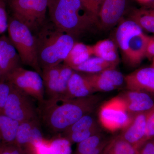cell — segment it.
Segmentation results:
<instances>
[{
    "label": "cell",
    "instance_id": "obj_7",
    "mask_svg": "<svg viewBox=\"0 0 154 154\" xmlns=\"http://www.w3.org/2000/svg\"><path fill=\"white\" fill-rule=\"evenodd\" d=\"M5 81L30 98L36 99L40 104L45 100L42 76L35 71L19 66L7 75Z\"/></svg>",
    "mask_w": 154,
    "mask_h": 154
},
{
    "label": "cell",
    "instance_id": "obj_42",
    "mask_svg": "<svg viewBox=\"0 0 154 154\" xmlns=\"http://www.w3.org/2000/svg\"><path fill=\"white\" fill-rule=\"evenodd\" d=\"M153 65H154V59H153Z\"/></svg>",
    "mask_w": 154,
    "mask_h": 154
},
{
    "label": "cell",
    "instance_id": "obj_13",
    "mask_svg": "<svg viewBox=\"0 0 154 154\" xmlns=\"http://www.w3.org/2000/svg\"><path fill=\"white\" fill-rule=\"evenodd\" d=\"M128 90L154 95V67L139 69L125 77Z\"/></svg>",
    "mask_w": 154,
    "mask_h": 154
},
{
    "label": "cell",
    "instance_id": "obj_18",
    "mask_svg": "<svg viewBox=\"0 0 154 154\" xmlns=\"http://www.w3.org/2000/svg\"><path fill=\"white\" fill-rule=\"evenodd\" d=\"M92 55L93 54L92 46L82 42H75L67 57L64 60V64L72 69L85 62L91 57Z\"/></svg>",
    "mask_w": 154,
    "mask_h": 154
},
{
    "label": "cell",
    "instance_id": "obj_35",
    "mask_svg": "<svg viewBox=\"0 0 154 154\" xmlns=\"http://www.w3.org/2000/svg\"><path fill=\"white\" fill-rule=\"evenodd\" d=\"M139 154H154V138L146 141L139 150Z\"/></svg>",
    "mask_w": 154,
    "mask_h": 154
},
{
    "label": "cell",
    "instance_id": "obj_22",
    "mask_svg": "<svg viewBox=\"0 0 154 154\" xmlns=\"http://www.w3.org/2000/svg\"><path fill=\"white\" fill-rule=\"evenodd\" d=\"M130 19L134 21L143 30L154 33V16L151 10H136L131 15Z\"/></svg>",
    "mask_w": 154,
    "mask_h": 154
},
{
    "label": "cell",
    "instance_id": "obj_17",
    "mask_svg": "<svg viewBox=\"0 0 154 154\" xmlns=\"http://www.w3.org/2000/svg\"><path fill=\"white\" fill-rule=\"evenodd\" d=\"M116 45L110 39L100 40L92 45L93 55L116 66L119 62Z\"/></svg>",
    "mask_w": 154,
    "mask_h": 154
},
{
    "label": "cell",
    "instance_id": "obj_40",
    "mask_svg": "<svg viewBox=\"0 0 154 154\" xmlns=\"http://www.w3.org/2000/svg\"><path fill=\"white\" fill-rule=\"evenodd\" d=\"M2 144H0V151H1V149H2Z\"/></svg>",
    "mask_w": 154,
    "mask_h": 154
},
{
    "label": "cell",
    "instance_id": "obj_30",
    "mask_svg": "<svg viewBox=\"0 0 154 154\" xmlns=\"http://www.w3.org/2000/svg\"><path fill=\"white\" fill-rule=\"evenodd\" d=\"M11 88L12 85L8 82L0 81V114H3L4 107Z\"/></svg>",
    "mask_w": 154,
    "mask_h": 154
},
{
    "label": "cell",
    "instance_id": "obj_9",
    "mask_svg": "<svg viewBox=\"0 0 154 154\" xmlns=\"http://www.w3.org/2000/svg\"><path fill=\"white\" fill-rule=\"evenodd\" d=\"M3 114L19 123L38 118V112L31 98L12 85Z\"/></svg>",
    "mask_w": 154,
    "mask_h": 154
},
{
    "label": "cell",
    "instance_id": "obj_36",
    "mask_svg": "<svg viewBox=\"0 0 154 154\" xmlns=\"http://www.w3.org/2000/svg\"><path fill=\"white\" fill-rule=\"evenodd\" d=\"M109 140L106 138L97 147L90 151L82 154H101L105 147L107 145Z\"/></svg>",
    "mask_w": 154,
    "mask_h": 154
},
{
    "label": "cell",
    "instance_id": "obj_3",
    "mask_svg": "<svg viewBox=\"0 0 154 154\" xmlns=\"http://www.w3.org/2000/svg\"><path fill=\"white\" fill-rule=\"evenodd\" d=\"M48 11L51 22L74 38L97 24L80 0H48Z\"/></svg>",
    "mask_w": 154,
    "mask_h": 154
},
{
    "label": "cell",
    "instance_id": "obj_8",
    "mask_svg": "<svg viewBox=\"0 0 154 154\" xmlns=\"http://www.w3.org/2000/svg\"><path fill=\"white\" fill-rule=\"evenodd\" d=\"M99 117L102 126L110 132L125 129L133 118L128 112L125 103L120 96L104 103L99 109Z\"/></svg>",
    "mask_w": 154,
    "mask_h": 154
},
{
    "label": "cell",
    "instance_id": "obj_32",
    "mask_svg": "<svg viewBox=\"0 0 154 154\" xmlns=\"http://www.w3.org/2000/svg\"><path fill=\"white\" fill-rule=\"evenodd\" d=\"M8 23L5 4L4 0H0V35L8 30Z\"/></svg>",
    "mask_w": 154,
    "mask_h": 154
},
{
    "label": "cell",
    "instance_id": "obj_5",
    "mask_svg": "<svg viewBox=\"0 0 154 154\" xmlns=\"http://www.w3.org/2000/svg\"><path fill=\"white\" fill-rule=\"evenodd\" d=\"M8 30L9 38L17 50L21 62L32 68L42 75L35 36L32 31L13 17L9 20Z\"/></svg>",
    "mask_w": 154,
    "mask_h": 154
},
{
    "label": "cell",
    "instance_id": "obj_16",
    "mask_svg": "<svg viewBox=\"0 0 154 154\" xmlns=\"http://www.w3.org/2000/svg\"><path fill=\"white\" fill-rule=\"evenodd\" d=\"M60 66L61 64L42 70V76L47 99L59 98L60 97Z\"/></svg>",
    "mask_w": 154,
    "mask_h": 154
},
{
    "label": "cell",
    "instance_id": "obj_2",
    "mask_svg": "<svg viewBox=\"0 0 154 154\" xmlns=\"http://www.w3.org/2000/svg\"><path fill=\"white\" fill-rule=\"evenodd\" d=\"M38 62L42 70L60 64L75 42L74 38L53 23H46L34 35Z\"/></svg>",
    "mask_w": 154,
    "mask_h": 154
},
{
    "label": "cell",
    "instance_id": "obj_21",
    "mask_svg": "<svg viewBox=\"0 0 154 154\" xmlns=\"http://www.w3.org/2000/svg\"><path fill=\"white\" fill-rule=\"evenodd\" d=\"M116 66L112 64L97 57H90L85 62L73 68L75 71L86 73L95 74L101 72L105 70L115 69Z\"/></svg>",
    "mask_w": 154,
    "mask_h": 154
},
{
    "label": "cell",
    "instance_id": "obj_14",
    "mask_svg": "<svg viewBox=\"0 0 154 154\" xmlns=\"http://www.w3.org/2000/svg\"><path fill=\"white\" fill-rule=\"evenodd\" d=\"M121 96L128 112L133 117L138 113L151 110L154 107V100L148 93L128 90Z\"/></svg>",
    "mask_w": 154,
    "mask_h": 154
},
{
    "label": "cell",
    "instance_id": "obj_1",
    "mask_svg": "<svg viewBox=\"0 0 154 154\" xmlns=\"http://www.w3.org/2000/svg\"><path fill=\"white\" fill-rule=\"evenodd\" d=\"M101 100V96L94 94L69 100L45 99L40 104L38 113L49 131L62 133L82 116L93 113Z\"/></svg>",
    "mask_w": 154,
    "mask_h": 154
},
{
    "label": "cell",
    "instance_id": "obj_23",
    "mask_svg": "<svg viewBox=\"0 0 154 154\" xmlns=\"http://www.w3.org/2000/svg\"><path fill=\"white\" fill-rule=\"evenodd\" d=\"M86 78L95 92H107L116 89L99 73L90 74L84 73Z\"/></svg>",
    "mask_w": 154,
    "mask_h": 154
},
{
    "label": "cell",
    "instance_id": "obj_41",
    "mask_svg": "<svg viewBox=\"0 0 154 154\" xmlns=\"http://www.w3.org/2000/svg\"><path fill=\"white\" fill-rule=\"evenodd\" d=\"M1 70H0V81H1Z\"/></svg>",
    "mask_w": 154,
    "mask_h": 154
},
{
    "label": "cell",
    "instance_id": "obj_11",
    "mask_svg": "<svg viewBox=\"0 0 154 154\" xmlns=\"http://www.w3.org/2000/svg\"><path fill=\"white\" fill-rule=\"evenodd\" d=\"M150 110L134 116L130 124L119 134L125 140L138 150L145 143L147 120Z\"/></svg>",
    "mask_w": 154,
    "mask_h": 154
},
{
    "label": "cell",
    "instance_id": "obj_43",
    "mask_svg": "<svg viewBox=\"0 0 154 154\" xmlns=\"http://www.w3.org/2000/svg\"><path fill=\"white\" fill-rule=\"evenodd\" d=\"M8 1H11V0H8Z\"/></svg>",
    "mask_w": 154,
    "mask_h": 154
},
{
    "label": "cell",
    "instance_id": "obj_39",
    "mask_svg": "<svg viewBox=\"0 0 154 154\" xmlns=\"http://www.w3.org/2000/svg\"><path fill=\"white\" fill-rule=\"evenodd\" d=\"M151 10L152 13L153 15L154 16V9H152V10Z\"/></svg>",
    "mask_w": 154,
    "mask_h": 154
},
{
    "label": "cell",
    "instance_id": "obj_29",
    "mask_svg": "<svg viewBox=\"0 0 154 154\" xmlns=\"http://www.w3.org/2000/svg\"><path fill=\"white\" fill-rule=\"evenodd\" d=\"M85 9L96 20L98 24L99 10L104 0H80Z\"/></svg>",
    "mask_w": 154,
    "mask_h": 154
},
{
    "label": "cell",
    "instance_id": "obj_28",
    "mask_svg": "<svg viewBox=\"0 0 154 154\" xmlns=\"http://www.w3.org/2000/svg\"><path fill=\"white\" fill-rule=\"evenodd\" d=\"M98 73L116 89L122 86L125 82L123 75L115 69H108Z\"/></svg>",
    "mask_w": 154,
    "mask_h": 154
},
{
    "label": "cell",
    "instance_id": "obj_6",
    "mask_svg": "<svg viewBox=\"0 0 154 154\" xmlns=\"http://www.w3.org/2000/svg\"><path fill=\"white\" fill-rule=\"evenodd\" d=\"M13 17L36 33L45 24L48 0H11Z\"/></svg>",
    "mask_w": 154,
    "mask_h": 154
},
{
    "label": "cell",
    "instance_id": "obj_4",
    "mask_svg": "<svg viewBox=\"0 0 154 154\" xmlns=\"http://www.w3.org/2000/svg\"><path fill=\"white\" fill-rule=\"evenodd\" d=\"M116 43L127 63L137 66L146 56L149 37L131 19L120 22L116 32Z\"/></svg>",
    "mask_w": 154,
    "mask_h": 154
},
{
    "label": "cell",
    "instance_id": "obj_19",
    "mask_svg": "<svg viewBox=\"0 0 154 154\" xmlns=\"http://www.w3.org/2000/svg\"><path fill=\"white\" fill-rule=\"evenodd\" d=\"M18 122L4 114H0V144L5 145L15 143Z\"/></svg>",
    "mask_w": 154,
    "mask_h": 154
},
{
    "label": "cell",
    "instance_id": "obj_31",
    "mask_svg": "<svg viewBox=\"0 0 154 154\" xmlns=\"http://www.w3.org/2000/svg\"><path fill=\"white\" fill-rule=\"evenodd\" d=\"M31 154H51L50 141L43 139L33 146Z\"/></svg>",
    "mask_w": 154,
    "mask_h": 154
},
{
    "label": "cell",
    "instance_id": "obj_26",
    "mask_svg": "<svg viewBox=\"0 0 154 154\" xmlns=\"http://www.w3.org/2000/svg\"><path fill=\"white\" fill-rule=\"evenodd\" d=\"M71 143L63 137L50 141L51 154H72Z\"/></svg>",
    "mask_w": 154,
    "mask_h": 154
},
{
    "label": "cell",
    "instance_id": "obj_12",
    "mask_svg": "<svg viewBox=\"0 0 154 154\" xmlns=\"http://www.w3.org/2000/svg\"><path fill=\"white\" fill-rule=\"evenodd\" d=\"M20 57L9 37L0 36V70L1 81H5L6 77L14 69L20 66Z\"/></svg>",
    "mask_w": 154,
    "mask_h": 154
},
{
    "label": "cell",
    "instance_id": "obj_10",
    "mask_svg": "<svg viewBox=\"0 0 154 154\" xmlns=\"http://www.w3.org/2000/svg\"><path fill=\"white\" fill-rule=\"evenodd\" d=\"M38 118L19 123L15 143L25 153L31 154L33 146L43 139Z\"/></svg>",
    "mask_w": 154,
    "mask_h": 154
},
{
    "label": "cell",
    "instance_id": "obj_37",
    "mask_svg": "<svg viewBox=\"0 0 154 154\" xmlns=\"http://www.w3.org/2000/svg\"><path fill=\"white\" fill-rule=\"evenodd\" d=\"M146 56L148 58L154 57V36L149 37Z\"/></svg>",
    "mask_w": 154,
    "mask_h": 154
},
{
    "label": "cell",
    "instance_id": "obj_20",
    "mask_svg": "<svg viewBox=\"0 0 154 154\" xmlns=\"http://www.w3.org/2000/svg\"><path fill=\"white\" fill-rule=\"evenodd\" d=\"M101 154H139V152L119 135L110 139Z\"/></svg>",
    "mask_w": 154,
    "mask_h": 154
},
{
    "label": "cell",
    "instance_id": "obj_33",
    "mask_svg": "<svg viewBox=\"0 0 154 154\" xmlns=\"http://www.w3.org/2000/svg\"><path fill=\"white\" fill-rule=\"evenodd\" d=\"M153 138H154V107L150 110L148 116L145 143Z\"/></svg>",
    "mask_w": 154,
    "mask_h": 154
},
{
    "label": "cell",
    "instance_id": "obj_27",
    "mask_svg": "<svg viewBox=\"0 0 154 154\" xmlns=\"http://www.w3.org/2000/svg\"><path fill=\"white\" fill-rule=\"evenodd\" d=\"M101 132V129L98 125L90 129L71 133L64 135L63 137L67 139L71 143H78L90 137Z\"/></svg>",
    "mask_w": 154,
    "mask_h": 154
},
{
    "label": "cell",
    "instance_id": "obj_38",
    "mask_svg": "<svg viewBox=\"0 0 154 154\" xmlns=\"http://www.w3.org/2000/svg\"><path fill=\"white\" fill-rule=\"evenodd\" d=\"M137 1L141 3H146L152 2L153 0H137Z\"/></svg>",
    "mask_w": 154,
    "mask_h": 154
},
{
    "label": "cell",
    "instance_id": "obj_15",
    "mask_svg": "<svg viewBox=\"0 0 154 154\" xmlns=\"http://www.w3.org/2000/svg\"><path fill=\"white\" fill-rule=\"evenodd\" d=\"M96 93L84 73L74 71L68 85L66 93L62 99L69 100L84 98Z\"/></svg>",
    "mask_w": 154,
    "mask_h": 154
},
{
    "label": "cell",
    "instance_id": "obj_25",
    "mask_svg": "<svg viewBox=\"0 0 154 154\" xmlns=\"http://www.w3.org/2000/svg\"><path fill=\"white\" fill-rule=\"evenodd\" d=\"M105 139L101 132L90 137L78 143L75 154H82L94 149Z\"/></svg>",
    "mask_w": 154,
    "mask_h": 154
},
{
    "label": "cell",
    "instance_id": "obj_24",
    "mask_svg": "<svg viewBox=\"0 0 154 154\" xmlns=\"http://www.w3.org/2000/svg\"><path fill=\"white\" fill-rule=\"evenodd\" d=\"M92 113H89L82 116L62 133L63 135L90 129L93 127L98 125L95 117Z\"/></svg>",
    "mask_w": 154,
    "mask_h": 154
},
{
    "label": "cell",
    "instance_id": "obj_34",
    "mask_svg": "<svg viewBox=\"0 0 154 154\" xmlns=\"http://www.w3.org/2000/svg\"><path fill=\"white\" fill-rule=\"evenodd\" d=\"M0 154H25L23 150L15 143L3 145Z\"/></svg>",
    "mask_w": 154,
    "mask_h": 154
}]
</instances>
